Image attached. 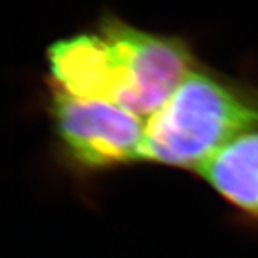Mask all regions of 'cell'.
I'll use <instances>...</instances> for the list:
<instances>
[{
	"label": "cell",
	"instance_id": "cell-4",
	"mask_svg": "<svg viewBox=\"0 0 258 258\" xmlns=\"http://www.w3.org/2000/svg\"><path fill=\"white\" fill-rule=\"evenodd\" d=\"M47 66L56 92L118 105L125 81L123 63L102 30L55 42L47 49Z\"/></svg>",
	"mask_w": 258,
	"mask_h": 258
},
{
	"label": "cell",
	"instance_id": "cell-3",
	"mask_svg": "<svg viewBox=\"0 0 258 258\" xmlns=\"http://www.w3.org/2000/svg\"><path fill=\"white\" fill-rule=\"evenodd\" d=\"M101 30L126 72L119 106L141 118L154 115L194 69L195 59L182 39L148 33L118 19H105Z\"/></svg>",
	"mask_w": 258,
	"mask_h": 258
},
{
	"label": "cell",
	"instance_id": "cell-5",
	"mask_svg": "<svg viewBox=\"0 0 258 258\" xmlns=\"http://www.w3.org/2000/svg\"><path fill=\"white\" fill-rule=\"evenodd\" d=\"M197 172L224 200L258 217V128L231 141Z\"/></svg>",
	"mask_w": 258,
	"mask_h": 258
},
{
	"label": "cell",
	"instance_id": "cell-2",
	"mask_svg": "<svg viewBox=\"0 0 258 258\" xmlns=\"http://www.w3.org/2000/svg\"><path fill=\"white\" fill-rule=\"evenodd\" d=\"M50 115L57 141L74 165L95 171L141 161L145 123L134 112L53 91Z\"/></svg>",
	"mask_w": 258,
	"mask_h": 258
},
{
	"label": "cell",
	"instance_id": "cell-1",
	"mask_svg": "<svg viewBox=\"0 0 258 258\" xmlns=\"http://www.w3.org/2000/svg\"><path fill=\"white\" fill-rule=\"evenodd\" d=\"M257 128V93L194 68L145 122L141 161L197 171L231 141Z\"/></svg>",
	"mask_w": 258,
	"mask_h": 258
}]
</instances>
